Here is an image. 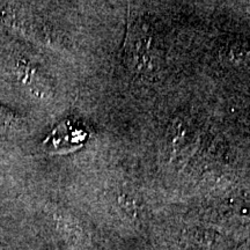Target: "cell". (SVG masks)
I'll list each match as a JSON object with an SVG mask.
<instances>
[{"label":"cell","mask_w":250,"mask_h":250,"mask_svg":"<svg viewBox=\"0 0 250 250\" xmlns=\"http://www.w3.org/2000/svg\"><path fill=\"white\" fill-rule=\"evenodd\" d=\"M18 124L19 120L13 112L0 107V131L9 130L13 126H17Z\"/></svg>","instance_id":"2"},{"label":"cell","mask_w":250,"mask_h":250,"mask_svg":"<svg viewBox=\"0 0 250 250\" xmlns=\"http://www.w3.org/2000/svg\"><path fill=\"white\" fill-rule=\"evenodd\" d=\"M86 138L87 133L85 131L70 123H64L51 133L50 138L45 142V146L50 151L70 152L83 145L81 143Z\"/></svg>","instance_id":"1"}]
</instances>
